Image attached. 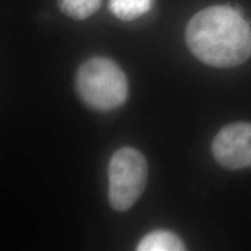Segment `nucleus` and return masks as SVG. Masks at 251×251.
Wrapping results in <instances>:
<instances>
[{
  "mask_svg": "<svg viewBox=\"0 0 251 251\" xmlns=\"http://www.w3.org/2000/svg\"><path fill=\"white\" fill-rule=\"evenodd\" d=\"M185 40L194 57L214 68H235L251 57L250 24L230 6L198 12L188 21Z\"/></svg>",
  "mask_w": 251,
  "mask_h": 251,
  "instance_id": "1",
  "label": "nucleus"
},
{
  "mask_svg": "<svg viewBox=\"0 0 251 251\" xmlns=\"http://www.w3.org/2000/svg\"><path fill=\"white\" fill-rule=\"evenodd\" d=\"M76 90L81 101L90 108L111 112L127 100L128 81L124 70L114 61L92 57L78 69Z\"/></svg>",
  "mask_w": 251,
  "mask_h": 251,
  "instance_id": "2",
  "label": "nucleus"
},
{
  "mask_svg": "<svg viewBox=\"0 0 251 251\" xmlns=\"http://www.w3.org/2000/svg\"><path fill=\"white\" fill-rule=\"evenodd\" d=\"M148 163L139 150L124 147L117 150L108 164V201L113 209H130L144 192Z\"/></svg>",
  "mask_w": 251,
  "mask_h": 251,
  "instance_id": "3",
  "label": "nucleus"
},
{
  "mask_svg": "<svg viewBox=\"0 0 251 251\" xmlns=\"http://www.w3.org/2000/svg\"><path fill=\"white\" fill-rule=\"evenodd\" d=\"M212 153L228 170L251 168V124L234 122L221 128L212 142Z\"/></svg>",
  "mask_w": 251,
  "mask_h": 251,
  "instance_id": "4",
  "label": "nucleus"
},
{
  "mask_svg": "<svg viewBox=\"0 0 251 251\" xmlns=\"http://www.w3.org/2000/svg\"><path fill=\"white\" fill-rule=\"evenodd\" d=\"M137 251H181L185 246L180 237L170 230L150 231L140 241L136 248Z\"/></svg>",
  "mask_w": 251,
  "mask_h": 251,
  "instance_id": "5",
  "label": "nucleus"
},
{
  "mask_svg": "<svg viewBox=\"0 0 251 251\" xmlns=\"http://www.w3.org/2000/svg\"><path fill=\"white\" fill-rule=\"evenodd\" d=\"M155 0H109L111 13L121 21H133L148 13Z\"/></svg>",
  "mask_w": 251,
  "mask_h": 251,
  "instance_id": "6",
  "label": "nucleus"
},
{
  "mask_svg": "<svg viewBox=\"0 0 251 251\" xmlns=\"http://www.w3.org/2000/svg\"><path fill=\"white\" fill-rule=\"evenodd\" d=\"M63 14L74 20H85L98 11L101 0H57Z\"/></svg>",
  "mask_w": 251,
  "mask_h": 251,
  "instance_id": "7",
  "label": "nucleus"
}]
</instances>
